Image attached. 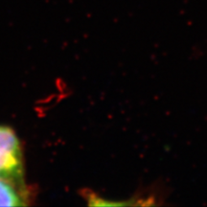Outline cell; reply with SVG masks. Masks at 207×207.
<instances>
[{"label":"cell","mask_w":207,"mask_h":207,"mask_svg":"<svg viewBox=\"0 0 207 207\" xmlns=\"http://www.w3.org/2000/svg\"><path fill=\"white\" fill-rule=\"evenodd\" d=\"M0 178L26 188L21 144L11 127L0 125Z\"/></svg>","instance_id":"obj_1"},{"label":"cell","mask_w":207,"mask_h":207,"mask_svg":"<svg viewBox=\"0 0 207 207\" xmlns=\"http://www.w3.org/2000/svg\"><path fill=\"white\" fill-rule=\"evenodd\" d=\"M81 195L86 201L87 204L90 206L160 205L163 204L165 197L160 184L151 185L145 190L137 192L133 196L127 199H123V201H114V199L106 198L90 189H84L81 191Z\"/></svg>","instance_id":"obj_2"},{"label":"cell","mask_w":207,"mask_h":207,"mask_svg":"<svg viewBox=\"0 0 207 207\" xmlns=\"http://www.w3.org/2000/svg\"><path fill=\"white\" fill-rule=\"evenodd\" d=\"M29 192L0 178V206H25L29 202Z\"/></svg>","instance_id":"obj_3"}]
</instances>
